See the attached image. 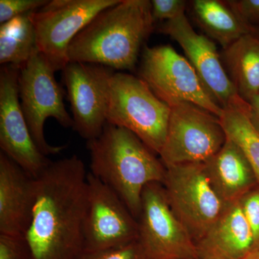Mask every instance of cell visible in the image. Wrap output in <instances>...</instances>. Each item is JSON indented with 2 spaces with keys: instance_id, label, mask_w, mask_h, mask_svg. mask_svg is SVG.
Listing matches in <instances>:
<instances>
[{
  "instance_id": "1",
  "label": "cell",
  "mask_w": 259,
  "mask_h": 259,
  "mask_svg": "<svg viewBox=\"0 0 259 259\" xmlns=\"http://www.w3.org/2000/svg\"><path fill=\"white\" fill-rule=\"evenodd\" d=\"M88 175L74 155L51 161L35 179V202L25 237L35 259H79L82 254Z\"/></svg>"
},
{
  "instance_id": "2",
  "label": "cell",
  "mask_w": 259,
  "mask_h": 259,
  "mask_svg": "<svg viewBox=\"0 0 259 259\" xmlns=\"http://www.w3.org/2000/svg\"><path fill=\"white\" fill-rule=\"evenodd\" d=\"M155 22L149 0H120L98 13L73 39L69 61L133 70Z\"/></svg>"
},
{
  "instance_id": "3",
  "label": "cell",
  "mask_w": 259,
  "mask_h": 259,
  "mask_svg": "<svg viewBox=\"0 0 259 259\" xmlns=\"http://www.w3.org/2000/svg\"><path fill=\"white\" fill-rule=\"evenodd\" d=\"M87 147L90 173L115 192L137 219L145 187L164 182L163 162L131 131L109 123Z\"/></svg>"
},
{
  "instance_id": "4",
  "label": "cell",
  "mask_w": 259,
  "mask_h": 259,
  "mask_svg": "<svg viewBox=\"0 0 259 259\" xmlns=\"http://www.w3.org/2000/svg\"><path fill=\"white\" fill-rule=\"evenodd\" d=\"M170 111L141 78L124 72L112 74L107 123L131 131L156 154L166 139Z\"/></svg>"
},
{
  "instance_id": "5",
  "label": "cell",
  "mask_w": 259,
  "mask_h": 259,
  "mask_svg": "<svg viewBox=\"0 0 259 259\" xmlns=\"http://www.w3.org/2000/svg\"><path fill=\"white\" fill-rule=\"evenodd\" d=\"M56 70L39 51L20 70L18 93L22 111L35 144L44 155L61 152L66 146H52L47 142L44 125L49 117L63 127H74L72 117L66 110L64 92L56 81Z\"/></svg>"
},
{
  "instance_id": "6",
  "label": "cell",
  "mask_w": 259,
  "mask_h": 259,
  "mask_svg": "<svg viewBox=\"0 0 259 259\" xmlns=\"http://www.w3.org/2000/svg\"><path fill=\"white\" fill-rule=\"evenodd\" d=\"M168 106L166 139L159 153L165 166L205 163L223 147L227 137L219 117L190 102Z\"/></svg>"
},
{
  "instance_id": "7",
  "label": "cell",
  "mask_w": 259,
  "mask_h": 259,
  "mask_svg": "<svg viewBox=\"0 0 259 259\" xmlns=\"http://www.w3.org/2000/svg\"><path fill=\"white\" fill-rule=\"evenodd\" d=\"M163 186L173 212L195 243L222 215L227 207L213 189L204 163L166 167Z\"/></svg>"
},
{
  "instance_id": "8",
  "label": "cell",
  "mask_w": 259,
  "mask_h": 259,
  "mask_svg": "<svg viewBox=\"0 0 259 259\" xmlns=\"http://www.w3.org/2000/svg\"><path fill=\"white\" fill-rule=\"evenodd\" d=\"M140 78L167 105L187 102L221 117L223 109L204 88L187 58L171 46L145 48L140 66Z\"/></svg>"
},
{
  "instance_id": "9",
  "label": "cell",
  "mask_w": 259,
  "mask_h": 259,
  "mask_svg": "<svg viewBox=\"0 0 259 259\" xmlns=\"http://www.w3.org/2000/svg\"><path fill=\"white\" fill-rule=\"evenodd\" d=\"M120 0H49L30 18L37 51L56 71L69 64L68 49L78 33L98 13Z\"/></svg>"
},
{
  "instance_id": "10",
  "label": "cell",
  "mask_w": 259,
  "mask_h": 259,
  "mask_svg": "<svg viewBox=\"0 0 259 259\" xmlns=\"http://www.w3.org/2000/svg\"><path fill=\"white\" fill-rule=\"evenodd\" d=\"M137 221L139 241L149 259H199L195 242L172 210L162 184L145 187Z\"/></svg>"
},
{
  "instance_id": "11",
  "label": "cell",
  "mask_w": 259,
  "mask_h": 259,
  "mask_svg": "<svg viewBox=\"0 0 259 259\" xmlns=\"http://www.w3.org/2000/svg\"><path fill=\"white\" fill-rule=\"evenodd\" d=\"M158 30L178 42L204 88L221 108L236 109L249 115V103L237 93L223 66L215 44L208 37L197 33L185 15L165 22Z\"/></svg>"
},
{
  "instance_id": "12",
  "label": "cell",
  "mask_w": 259,
  "mask_h": 259,
  "mask_svg": "<svg viewBox=\"0 0 259 259\" xmlns=\"http://www.w3.org/2000/svg\"><path fill=\"white\" fill-rule=\"evenodd\" d=\"M83 252L120 246L139 240L138 221L115 192L88 173Z\"/></svg>"
},
{
  "instance_id": "13",
  "label": "cell",
  "mask_w": 259,
  "mask_h": 259,
  "mask_svg": "<svg viewBox=\"0 0 259 259\" xmlns=\"http://www.w3.org/2000/svg\"><path fill=\"white\" fill-rule=\"evenodd\" d=\"M62 71L73 129L88 141L96 139L107 124L109 85L113 69L102 65L69 62Z\"/></svg>"
},
{
  "instance_id": "14",
  "label": "cell",
  "mask_w": 259,
  "mask_h": 259,
  "mask_svg": "<svg viewBox=\"0 0 259 259\" xmlns=\"http://www.w3.org/2000/svg\"><path fill=\"white\" fill-rule=\"evenodd\" d=\"M20 68L0 69V148L32 178H37L51 161L32 139L20 106L18 93Z\"/></svg>"
},
{
  "instance_id": "15",
  "label": "cell",
  "mask_w": 259,
  "mask_h": 259,
  "mask_svg": "<svg viewBox=\"0 0 259 259\" xmlns=\"http://www.w3.org/2000/svg\"><path fill=\"white\" fill-rule=\"evenodd\" d=\"M34 202L35 179L0 153V234L25 236Z\"/></svg>"
},
{
  "instance_id": "16",
  "label": "cell",
  "mask_w": 259,
  "mask_h": 259,
  "mask_svg": "<svg viewBox=\"0 0 259 259\" xmlns=\"http://www.w3.org/2000/svg\"><path fill=\"white\" fill-rule=\"evenodd\" d=\"M196 246L199 259H243L254 250L253 235L239 202L227 207Z\"/></svg>"
},
{
  "instance_id": "17",
  "label": "cell",
  "mask_w": 259,
  "mask_h": 259,
  "mask_svg": "<svg viewBox=\"0 0 259 259\" xmlns=\"http://www.w3.org/2000/svg\"><path fill=\"white\" fill-rule=\"evenodd\" d=\"M204 166L213 189L226 204L239 202L258 186L248 160L230 139H227L221 150Z\"/></svg>"
},
{
  "instance_id": "18",
  "label": "cell",
  "mask_w": 259,
  "mask_h": 259,
  "mask_svg": "<svg viewBox=\"0 0 259 259\" xmlns=\"http://www.w3.org/2000/svg\"><path fill=\"white\" fill-rule=\"evenodd\" d=\"M223 59L237 93L249 103L259 93V37H241L224 49Z\"/></svg>"
},
{
  "instance_id": "19",
  "label": "cell",
  "mask_w": 259,
  "mask_h": 259,
  "mask_svg": "<svg viewBox=\"0 0 259 259\" xmlns=\"http://www.w3.org/2000/svg\"><path fill=\"white\" fill-rule=\"evenodd\" d=\"M192 4L197 23L223 49L245 35L254 34L255 28L243 23L225 1L194 0Z\"/></svg>"
},
{
  "instance_id": "20",
  "label": "cell",
  "mask_w": 259,
  "mask_h": 259,
  "mask_svg": "<svg viewBox=\"0 0 259 259\" xmlns=\"http://www.w3.org/2000/svg\"><path fill=\"white\" fill-rule=\"evenodd\" d=\"M37 50L36 34L30 13L0 26V64L21 69Z\"/></svg>"
},
{
  "instance_id": "21",
  "label": "cell",
  "mask_w": 259,
  "mask_h": 259,
  "mask_svg": "<svg viewBox=\"0 0 259 259\" xmlns=\"http://www.w3.org/2000/svg\"><path fill=\"white\" fill-rule=\"evenodd\" d=\"M220 120L227 139L233 141L248 160L259 186V133L250 122L248 114L227 109L223 110Z\"/></svg>"
},
{
  "instance_id": "22",
  "label": "cell",
  "mask_w": 259,
  "mask_h": 259,
  "mask_svg": "<svg viewBox=\"0 0 259 259\" xmlns=\"http://www.w3.org/2000/svg\"><path fill=\"white\" fill-rule=\"evenodd\" d=\"M79 259H149L139 240L120 246L83 252Z\"/></svg>"
},
{
  "instance_id": "23",
  "label": "cell",
  "mask_w": 259,
  "mask_h": 259,
  "mask_svg": "<svg viewBox=\"0 0 259 259\" xmlns=\"http://www.w3.org/2000/svg\"><path fill=\"white\" fill-rule=\"evenodd\" d=\"M0 259H35L24 236L0 234Z\"/></svg>"
},
{
  "instance_id": "24",
  "label": "cell",
  "mask_w": 259,
  "mask_h": 259,
  "mask_svg": "<svg viewBox=\"0 0 259 259\" xmlns=\"http://www.w3.org/2000/svg\"><path fill=\"white\" fill-rule=\"evenodd\" d=\"M239 203L253 235L254 250L257 249L259 248V186L245 194Z\"/></svg>"
},
{
  "instance_id": "25",
  "label": "cell",
  "mask_w": 259,
  "mask_h": 259,
  "mask_svg": "<svg viewBox=\"0 0 259 259\" xmlns=\"http://www.w3.org/2000/svg\"><path fill=\"white\" fill-rule=\"evenodd\" d=\"M49 0H0V23L36 11Z\"/></svg>"
},
{
  "instance_id": "26",
  "label": "cell",
  "mask_w": 259,
  "mask_h": 259,
  "mask_svg": "<svg viewBox=\"0 0 259 259\" xmlns=\"http://www.w3.org/2000/svg\"><path fill=\"white\" fill-rule=\"evenodd\" d=\"M151 3L155 21H169L185 15L187 2L185 0H152Z\"/></svg>"
},
{
  "instance_id": "27",
  "label": "cell",
  "mask_w": 259,
  "mask_h": 259,
  "mask_svg": "<svg viewBox=\"0 0 259 259\" xmlns=\"http://www.w3.org/2000/svg\"><path fill=\"white\" fill-rule=\"evenodd\" d=\"M243 23L259 28V0H228L225 1Z\"/></svg>"
},
{
  "instance_id": "28",
  "label": "cell",
  "mask_w": 259,
  "mask_h": 259,
  "mask_svg": "<svg viewBox=\"0 0 259 259\" xmlns=\"http://www.w3.org/2000/svg\"><path fill=\"white\" fill-rule=\"evenodd\" d=\"M250 112L248 117L252 125L259 133V93L249 102Z\"/></svg>"
},
{
  "instance_id": "29",
  "label": "cell",
  "mask_w": 259,
  "mask_h": 259,
  "mask_svg": "<svg viewBox=\"0 0 259 259\" xmlns=\"http://www.w3.org/2000/svg\"><path fill=\"white\" fill-rule=\"evenodd\" d=\"M243 259H259V248L250 252Z\"/></svg>"
},
{
  "instance_id": "30",
  "label": "cell",
  "mask_w": 259,
  "mask_h": 259,
  "mask_svg": "<svg viewBox=\"0 0 259 259\" xmlns=\"http://www.w3.org/2000/svg\"><path fill=\"white\" fill-rule=\"evenodd\" d=\"M255 35L259 37V28H255V31L254 32Z\"/></svg>"
}]
</instances>
